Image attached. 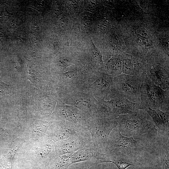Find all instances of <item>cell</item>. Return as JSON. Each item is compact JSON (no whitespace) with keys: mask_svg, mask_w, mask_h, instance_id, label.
I'll return each instance as SVG.
<instances>
[{"mask_svg":"<svg viewBox=\"0 0 169 169\" xmlns=\"http://www.w3.org/2000/svg\"><path fill=\"white\" fill-rule=\"evenodd\" d=\"M116 118L118 128L124 136L137 139L145 133H157V130L151 118L143 110L121 115Z\"/></svg>","mask_w":169,"mask_h":169,"instance_id":"obj_1","label":"cell"},{"mask_svg":"<svg viewBox=\"0 0 169 169\" xmlns=\"http://www.w3.org/2000/svg\"><path fill=\"white\" fill-rule=\"evenodd\" d=\"M140 91L141 109L148 107L153 110L169 111V91L156 85L146 73L142 75Z\"/></svg>","mask_w":169,"mask_h":169,"instance_id":"obj_2","label":"cell"},{"mask_svg":"<svg viewBox=\"0 0 169 169\" xmlns=\"http://www.w3.org/2000/svg\"><path fill=\"white\" fill-rule=\"evenodd\" d=\"M111 132L107 143V149L109 151L120 153L133 157L144 150V146L140 139H135L123 136L118 126Z\"/></svg>","mask_w":169,"mask_h":169,"instance_id":"obj_3","label":"cell"},{"mask_svg":"<svg viewBox=\"0 0 169 169\" xmlns=\"http://www.w3.org/2000/svg\"><path fill=\"white\" fill-rule=\"evenodd\" d=\"M143 74L131 75L122 73L116 76L114 81L116 90L129 101L140 104V89Z\"/></svg>","mask_w":169,"mask_h":169,"instance_id":"obj_4","label":"cell"},{"mask_svg":"<svg viewBox=\"0 0 169 169\" xmlns=\"http://www.w3.org/2000/svg\"><path fill=\"white\" fill-rule=\"evenodd\" d=\"M111 97V100L105 101L112 118L136 112L141 109L140 104L132 102L117 91Z\"/></svg>","mask_w":169,"mask_h":169,"instance_id":"obj_5","label":"cell"},{"mask_svg":"<svg viewBox=\"0 0 169 169\" xmlns=\"http://www.w3.org/2000/svg\"><path fill=\"white\" fill-rule=\"evenodd\" d=\"M146 73L156 85L163 90L169 91V60L146 65Z\"/></svg>","mask_w":169,"mask_h":169,"instance_id":"obj_6","label":"cell"},{"mask_svg":"<svg viewBox=\"0 0 169 169\" xmlns=\"http://www.w3.org/2000/svg\"><path fill=\"white\" fill-rule=\"evenodd\" d=\"M117 126L116 118L99 120L92 131L93 138L96 146L100 148L107 149L109 135L112 130Z\"/></svg>","mask_w":169,"mask_h":169,"instance_id":"obj_7","label":"cell"},{"mask_svg":"<svg viewBox=\"0 0 169 169\" xmlns=\"http://www.w3.org/2000/svg\"><path fill=\"white\" fill-rule=\"evenodd\" d=\"M142 110L149 114L156 126L158 128V137L169 139V111H163L159 109L153 110L148 107H145Z\"/></svg>","mask_w":169,"mask_h":169,"instance_id":"obj_8","label":"cell"},{"mask_svg":"<svg viewBox=\"0 0 169 169\" xmlns=\"http://www.w3.org/2000/svg\"><path fill=\"white\" fill-rule=\"evenodd\" d=\"M122 74L129 75H139L146 73V65L140 60L130 54L123 53Z\"/></svg>","mask_w":169,"mask_h":169,"instance_id":"obj_9","label":"cell"},{"mask_svg":"<svg viewBox=\"0 0 169 169\" xmlns=\"http://www.w3.org/2000/svg\"><path fill=\"white\" fill-rule=\"evenodd\" d=\"M107 154L109 162L114 163L118 169H125L130 166H134L131 161L133 157L112 151H109Z\"/></svg>","mask_w":169,"mask_h":169,"instance_id":"obj_10","label":"cell"},{"mask_svg":"<svg viewBox=\"0 0 169 169\" xmlns=\"http://www.w3.org/2000/svg\"><path fill=\"white\" fill-rule=\"evenodd\" d=\"M122 60L121 54L112 57L106 65L108 72L116 76L122 74Z\"/></svg>","mask_w":169,"mask_h":169,"instance_id":"obj_11","label":"cell"},{"mask_svg":"<svg viewBox=\"0 0 169 169\" xmlns=\"http://www.w3.org/2000/svg\"><path fill=\"white\" fill-rule=\"evenodd\" d=\"M92 155L87 150L81 149L75 152L70 157L71 164L85 161H90L92 158Z\"/></svg>","mask_w":169,"mask_h":169,"instance_id":"obj_12","label":"cell"},{"mask_svg":"<svg viewBox=\"0 0 169 169\" xmlns=\"http://www.w3.org/2000/svg\"><path fill=\"white\" fill-rule=\"evenodd\" d=\"M70 165V157L69 156L64 155L58 159L56 166L59 169H68Z\"/></svg>","mask_w":169,"mask_h":169,"instance_id":"obj_13","label":"cell"},{"mask_svg":"<svg viewBox=\"0 0 169 169\" xmlns=\"http://www.w3.org/2000/svg\"><path fill=\"white\" fill-rule=\"evenodd\" d=\"M77 147V144L74 142H68L63 145L62 150L64 153H69L74 151Z\"/></svg>","mask_w":169,"mask_h":169,"instance_id":"obj_14","label":"cell"},{"mask_svg":"<svg viewBox=\"0 0 169 169\" xmlns=\"http://www.w3.org/2000/svg\"><path fill=\"white\" fill-rule=\"evenodd\" d=\"M169 149L164 151L162 155V161L163 162L162 169H169Z\"/></svg>","mask_w":169,"mask_h":169,"instance_id":"obj_15","label":"cell"},{"mask_svg":"<svg viewBox=\"0 0 169 169\" xmlns=\"http://www.w3.org/2000/svg\"><path fill=\"white\" fill-rule=\"evenodd\" d=\"M70 133L67 130L63 129L58 131L56 133V136L59 139L67 138L69 136Z\"/></svg>","mask_w":169,"mask_h":169,"instance_id":"obj_16","label":"cell"},{"mask_svg":"<svg viewBox=\"0 0 169 169\" xmlns=\"http://www.w3.org/2000/svg\"><path fill=\"white\" fill-rule=\"evenodd\" d=\"M9 85L0 81V93L9 94Z\"/></svg>","mask_w":169,"mask_h":169,"instance_id":"obj_17","label":"cell"},{"mask_svg":"<svg viewBox=\"0 0 169 169\" xmlns=\"http://www.w3.org/2000/svg\"><path fill=\"white\" fill-rule=\"evenodd\" d=\"M76 73L74 71H69L64 73L63 74V77L65 79H67L68 78L69 79L72 78V77L76 76Z\"/></svg>","mask_w":169,"mask_h":169,"instance_id":"obj_18","label":"cell"},{"mask_svg":"<svg viewBox=\"0 0 169 169\" xmlns=\"http://www.w3.org/2000/svg\"><path fill=\"white\" fill-rule=\"evenodd\" d=\"M3 16H10L12 15V13H10L8 12L7 11L4 10L1 13Z\"/></svg>","mask_w":169,"mask_h":169,"instance_id":"obj_19","label":"cell"},{"mask_svg":"<svg viewBox=\"0 0 169 169\" xmlns=\"http://www.w3.org/2000/svg\"><path fill=\"white\" fill-rule=\"evenodd\" d=\"M3 34V33L1 31H0V39L2 40L3 39V38H4V34Z\"/></svg>","mask_w":169,"mask_h":169,"instance_id":"obj_20","label":"cell"}]
</instances>
